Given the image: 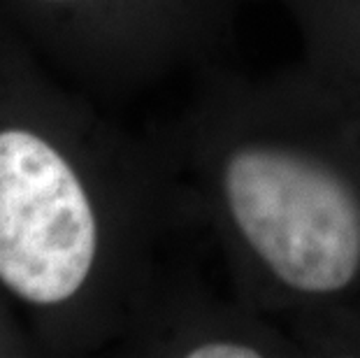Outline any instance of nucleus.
<instances>
[{"label":"nucleus","instance_id":"f257e3e1","mask_svg":"<svg viewBox=\"0 0 360 358\" xmlns=\"http://www.w3.org/2000/svg\"><path fill=\"white\" fill-rule=\"evenodd\" d=\"M228 207L283 284L335 293L360 270V203L326 165L277 147H244L224 170Z\"/></svg>","mask_w":360,"mask_h":358},{"label":"nucleus","instance_id":"7ed1b4c3","mask_svg":"<svg viewBox=\"0 0 360 358\" xmlns=\"http://www.w3.org/2000/svg\"><path fill=\"white\" fill-rule=\"evenodd\" d=\"M191 358H258L260 352H256L249 345H237V342H207L198 345L186 354Z\"/></svg>","mask_w":360,"mask_h":358},{"label":"nucleus","instance_id":"f03ea898","mask_svg":"<svg viewBox=\"0 0 360 358\" xmlns=\"http://www.w3.org/2000/svg\"><path fill=\"white\" fill-rule=\"evenodd\" d=\"M96 251V215L72 165L40 135L0 131V284L33 305L65 302Z\"/></svg>","mask_w":360,"mask_h":358}]
</instances>
